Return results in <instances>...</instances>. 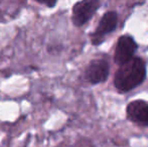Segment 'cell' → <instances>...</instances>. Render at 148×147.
<instances>
[{
  "instance_id": "obj_6",
  "label": "cell",
  "mask_w": 148,
  "mask_h": 147,
  "mask_svg": "<svg viewBox=\"0 0 148 147\" xmlns=\"http://www.w3.org/2000/svg\"><path fill=\"white\" fill-rule=\"evenodd\" d=\"M127 117L133 123L140 126L148 125V103L136 100L129 103L126 109Z\"/></svg>"
},
{
  "instance_id": "obj_5",
  "label": "cell",
  "mask_w": 148,
  "mask_h": 147,
  "mask_svg": "<svg viewBox=\"0 0 148 147\" xmlns=\"http://www.w3.org/2000/svg\"><path fill=\"white\" fill-rule=\"evenodd\" d=\"M109 64L103 59L92 61L85 71V79L91 84H100L107 80L109 76Z\"/></svg>"
},
{
  "instance_id": "obj_4",
  "label": "cell",
  "mask_w": 148,
  "mask_h": 147,
  "mask_svg": "<svg viewBox=\"0 0 148 147\" xmlns=\"http://www.w3.org/2000/svg\"><path fill=\"white\" fill-rule=\"evenodd\" d=\"M137 49V43L130 36H123L119 37L117 45L114 53V62L117 65L122 66L128 63L134 57V53Z\"/></svg>"
},
{
  "instance_id": "obj_7",
  "label": "cell",
  "mask_w": 148,
  "mask_h": 147,
  "mask_svg": "<svg viewBox=\"0 0 148 147\" xmlns=\"http://www.w3.org/2000/svg\"><path fill=\"white\" fill-rule=\"evenodd\" d=\"M37 3L41 4V5H45L49 8H53L57 5V1H37Z\"/></svg>"
},
{
  "instance_id": "obj_1",
  "label": "cell",
  "mask_w": 148,
  "mask_h": 147,
  "mask_svg": "<svg viewBox=\"0 0 148 147\" xmlns=\"http://www.w3.org/2000/svg\"><path fill=\"white\" fill-rule=\"evenodd\" d=\"M146 66L141 57H133L131 61L120 66L114 78V85L121 93L133 90L144 82Z\"/></svg>"
},
{
  "instance_id": "obj_2",
  "label": "cell",
  "mask_w": 148,
  "mask_h": 147,
  "mask_svg": "<svg viewBox=\"0 0 148 147\" xmlns=\"http://www.w3.org/2000/svg\"><path fill=\"white\" fill-rule=\"evenodd\" d=\"M100 5L101 2L98 0H85L77 2L73 7L72 13V21L74 25L80 27L86 24L97 12Z\"/></svg>"
},
{
  "instance_id": "obj_3",
  "label": "cell",
  "mask_w": 148,
  "mask_h": 147,
  "mask_svg": "<svg viewBox=\"0 0 148 147\" xmlns=\"http://www.w3.org/2000/svg\"><path fill=\"white\" fill-rule=\"evenodd\" d=\"M118 23V14L115 11H109L102 16L96 30L91 34V41L94 45H98L104 41L107 34H111Z\"/></svg>"
}]
</instances>
